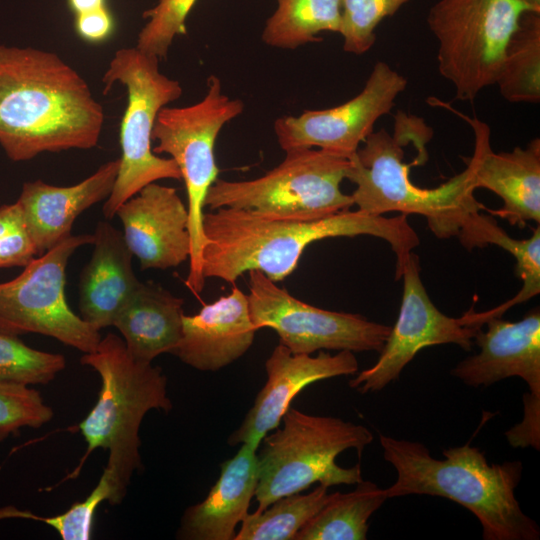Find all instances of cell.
<instances>
[{"instance_id":"obj_1","label":"cell","mask_w":540,"mask_h":540,"mask_svg":"<svg viewBox=\"0 0 540 540\" xmlns=\"http://www.w3.org/2000/svg\"><path fill=\"white\" fill-rule=\"evenodd\" d=\"M202 273L234 283L258 270L273 282L289 276L311 243L336 237L371 235L385 240L396 256L395 279L420 241L405 214L386 217L359 210L298 220L272 218L248 210L219 208L203 215Z\"/></svg>"},{"instance_id":"obj_2","label":"cell","mask_w":540,"mask_h":540,"mask_svg":"<svg viewBox=\"0 0 540 540\" xmlns=\"http://www.w3.org/2000/svg\"><path fill=\"white\" fill-rule=\"evenodd\" d=\"M103 123L88 83L57 54L0 44V146L10 160L91 149Z\"/></svg>"},{"instance_id":"obj_3","label":"cell","mask_w":540,"mask_h":540,"mask_svg":"<svg viewBox=\"0 0 540 540\" xmlns=\"http://www.w3.org/2000/svg\"><path fill=\"white\" fill-rule=\"evenodd\" d=\"M383 458L397 473L385 489L387 498L428 495L449 499L468 509L482 527L484 540H538L539 525L516 499L521 461L489 463L469 443L444 449L435 459L418 441L379 434Z\"/></svg>"},{"instance_id":"obj_4","label":"cell","mask_w":540,"mask_h":540,"mask_svg":"<svg viewBox=\"0 0 540 540\" xmlns=\"http://www.w3.org/2000/svg\"><path fill=\"white\" fill-rule=\"evenodd\" d=\"M393 131H373L349 158L346 179L355 184L351 194L359 211L369 215L399 212L421 215L439 239L457 236L468 217L486 207L474 196L476 160L466 159L459 174L435 188H422L410 179V168L422 166L415 155L404 162L410 144L432 140L434 131L417 115L397 110Z\"/></svg>"},{"instance_id":"obj_5","label":"cell","mask_w":540,"mask_h":540,"mask_svg":"<svg viewBox=\"0 0 540 540\" xmlns=\"http://www.w3.org/2000/svg\"><path fill=\"white\" fill-rule=\"evenodd\" d=\"M83 365L96 371L101 388L94 407L79 423L78 429L87 444L80 464L67 478H75L90 453L97 448L108 450L103 472L113 487L111 505L125 498L135 471L142 468L140 426L150 410L169 412L167 377L162 369L134 358L123 339L108 333L97 348L84 353Z\"/></svg>"},{"instance_id":"obj_6","label":"cell","mask_w":540,"mask_h":540,"mask_svg":"<svg viewBox=\"0 0 540 540\" xmlns=\"http://www.w3.org/2000/svg\"><path fill=\"white\" fill-rule=\"evenodd\" d=\"M282 427L266 435L258 455L257 510L275 500L302 492L314 483L326 487L356 484L362 480L361 465L337 464L340 453L355 449L361 457L373 441L363 425L338 417L310 415L289 407Z\"/></svg>"},{"instance_id":"obj_7","label":"cell","mask_w":540,"mask_h":540,"mask_svg":"<svg viewBox=\"0 0 540 540\" xmlns=\"http://www.w3.org/2000/svg\"><path fill=\"white\" fill-rule=\"evenodd\" d=\"M244 103L223 92L220 79L211 75L203 98L185 107H163L155 120L152 140L155 154H168L179 168L188 200L190 235L189 272L185 285L199 295L204 286L202 273L203 208L219 169L215 143L223 126L237 118Z\"/></svg>"},{"instance_id":"obj_8","label":"cell","mask_w":540,"mask_h":540,"mask_svg":"<svg viewBox=\"0 0 540 540\" xmlns=\"http://www.w3.org/2000/svg\"><path fill=\"white\" fill-rule=\"evenodd\" d=\"M159 59L137 47L115 52L102 82L105 93L119 82L127 90V107L120 126V166L111 194L103 205L104 217L116 216L119 207L146 185L163 179L181 180L171 158L152 148V132L159 111L183 93L179 81L159 69Z\"/></svg>"},{"instance_id":"obj_9","label":"cell","mask_w":540,"mask_h":540,"mask_svg":"<svg viewBox=\"0 0 540 540\" xmlns=\"http://www.w3.org/2000/svg\"><path fill=\"white\" fill-rule=\"evenodd\" d=\"M283 161L250 180L217 179L208 190L205 207L234 208L255 214L298 220L324 218L353 205L341 190L349 158L322 149L285 151Z\"/></svg>"},{"instance_id":"obj_10","label":"cell","mask_w":540,"mask_h":540,"mask_svg":"<svg viewBox=\"0 0 540 540\" xmlns=\"http://www.w3.org/2000/svg\"><path fill=\"white\" fill-rule=\"evenodd\" d=\"M520 0H438L427 24L437 41L438 71L460 101H474L495 84L521 16Z\"/></svg>"},{"instance_id":"obj_11","label":"cell","mask_w":540,"mask_h":540,"mask_svg":"<svg viewBox=\"0 0 540 540\" xmlns=\"http://www.w3.org/2000/svg\"><path fill=\"white\" fill-rule=\"evenodd\" d=\"M93 234L70 235L35 257L20 275L0 283V332L36 333L80 352H93L100 331L76 315L65 297L66 267L73 253L92 244Z\"/></svg>"},{"instance_id":"obj_12","label":"cell","mask_w":540,"mask_h":540,"mask_svg":"<svg viewBox=\"0 0 540 540\" xmlns=\"http://www.w3.org/2000/svg\"><path fill=\"white\" fill-rule=\"evenodd\" d=\"M249 273L247 294L255 328H269L292 353L321 350L380 353L391 326L354 313L321 309L292 296L258 270Z\"/></svg>"},{"instance_id":"obj_13","label":"cell","mask_w":540,"mask_h":540,"mask_svg":"<svg viewBox=\"0 0 540 540\" xmlns=\"http://www.w3.org/2000/svg\"><path fill=\"white\" fill-rule=\"evenodd\" d=\"M486 330H476L479 352L454 366L450 374L470 387H488L503 379L519 377L529 388L524 395V417L508 431L522 446L540 445V311L533 308L516 322L490 318Z\"/></svg>"},{"instance_id":"obj_14","label":"cell","mask_w":540,"mask_h":540,"mask_svg":"<svg viewBox=\"0 0 540 540\" xmlns=\"http://www.w3.org/2000/svg\"><path fill=\"white\" fill-rule=\"evenodd\" d=\"M407 84L403 75L378 61L363 89L343 104L277 118V142L283 151L316 147L350 158L374 131L376 122L391 112Z\"/></svg>"},{"instance_id":"obj_15","label":"cell","mask_w":540,"mask_h":540,"mask_svg":"<svg viewBox=\"0 0 540 540\" xmlns=\"http://www.w3.org/2000/svg\"><path fill=\"white\" fill-rule=\"evenodd\" d=\"M401 278L403 294L399 315L378 360L349 381V386L361 394L379 392L397 380L425 347L455 344L470 351L474 345L478 328L445 315L434 305L420 278L419 258L414 252L410 253Z\"/></svg>"},{"instance_id":"obj_16","label":"cell","mask_w":540,"mask_h":540,"mask_svg":"<svg viewBox=\"0 0 540 540\" xmlns=\"http://www.w3.org/2000/svg\"><path fill=\"white\" fill-rule=\"evenodd\" d=\"M267 380L257 394L241 425L228 437L231 446L250 443L260 446L268 432L281 423L294 398L307 386L321 380L354 375L359 364L354 352L330 354L292 353L278 344L265 362Z\"/></svg>"},{"instance_id":"obj_17","label":"cell","mask_w":540,"mask_h":540,"mask_svg":"<svg viewBox=\"0 0 540 540\" xmlns=\"http://www.w3.org/2000/svg\"><path fill=\"white\" fill-rule=\"evenodd\" d=\"M432 103L449 108L465 119L474 132L476 188L488 189L503 201L500 209L485 210L520 228L529 221L539 224L540 139L534 138L525 147H515L509 152L495 153L491 148L490 128L486 123L476 117L463 115L443 101L434 100Z\"/></svg>"},{"instance_id":"obj_18","label":"cell","mask_w":540,"mask_h":540,"mask_svg":"<svg viewBox=\"0 0 540 540\" xmlns=\"http://www.w3.org/2000/svg\"><path fill=\"white\" fill-rule=\"evenodd\" d=\"M116 215L142 270L176 267L189 259L188 209L175 188L150 183L125 201Z\"/></svg>"},{"instance_id":"obj_19","label":"cell","mask_w":540,"mask_h":540,"mask_svg":"<svg viewBox=\"0 0 540 540\" xmlns=\"http://www.w3.org/2000/svg\"><path fill=\"white\" fill-rule=\"evenodd\" d=\"M255 328L247 294L233 285L231 292L194 315H183L182 336L173 352L200 371H217L243 356L253 344Z\"/></svg>"},{"instance_id":"obj_20","label":"cell","mask_w":540,"mask_h":540,"mask_svg":"<svg viewBox=\"0 0 540 540\" xmlns=\"http://www.w3.org/2000/svg\"><path fill=\"white\" fill-rule=\"evenodd\" d=\"M119 166V158L108 161L72 186H54L41 180L23 184L16 202L38 256L69 237L82 212L109 197Z\"/></svg>"},{"instance_id":"obj_21","label":"cell","mask_w":540,"mask_h":540,"mask_svg":"<svg viewBox=\"0 0 540 540\" xmlns=\"http://www.w3.org/2000/svg\"><path fill=\"white\" fill-rule=\"evenodd\" d=\"M258 446L243 443L220 465V475L206 498L183 513L176 538L234 540L236 527L248 514L258 483Z\"/></svg>"},{"instance_id":"obj_22","label":"cell","mask_w":540,"mask_h":540,"mask_svg":"<svg viewBox=\"0 0 540 540\" xmlns=\"http://www.w3.org/2000/svg\"><path fill=\"white\" fill-rule=\"evenodd\" d=\"M93 251L79 283L80 316L95 329L114 320L138 289L130 252L123 233L108 221H99L93 233Z\"/></svg>"},{"instance_id":"obj_23","label":"cell","mask_w":540,"mask_h":540,"mask_svg":"<svg viewBox=\"0 0 540 540\" xmlns=\"http://www.w3.org/2000/svg\"><path fill=\"white\" fill-rule=\"evenodd\" d=\"M183 304L182 298L162 286L141 282L113 326L134 358L152 362L163 353L175 351L182 336Z\"/></svg>"},{"instance_id":"obj_24","label":"cell","mask_w":540,"mask_h":540,"mask_svg":"<svg viewBox=\"0 0 540 540\" xmlns=\"http://www.w3.org/2000/svg\"><path fill=\"white\" fill-rule=\"evenodd\" d=\"M462 246L468 250L496 245L512 254L516 260V274L522 280L519 292L497 307L475 312L470 310L462 316L464 323L482 327L486 320L502 315L511 307L522 304L540 293V227L533 229L531 237L515 239L509 236L497 221L481 211L471 214L457 235Z\"/></svg>"},{"instance_id":"obj_25","label":"cell","mask_w":540,"mask_h":540,"mask_svg":"<svg viewBox=\"0 0 540 540\" xmlns=\"http://www.w3.org/2000/svg\"><path fill=\"white\" fill-rule=\"evenodd\" d=\"M329 501L295 535L294 540H365L368 520L388 499L385 489L369 480Z\"/></svg>"},{"instance_id":"obj_26","label":"cell","mask_w":540,"mask_h":540,"mask_svg":"<svg viewBox=\"0 0 540 540\" xmlns=\"http://www.w3.org/2000/svg\"><path fill=\"white\" fill-rule=\"evenodd\" d=\"M341 0H277L267 19L262 41L274 48L296 49L320 42L321 32H339Z\"/></svg>"},{"instance_id":"obj_27","label":"cell","mask_w":540,"mask_h":540,"mask_svg":"<svg viewBox=\"0 0 540 540\" xmlns=\"http://www.w3.org/2000/svg\"><path fill=\"white\" fill-rule=\"evenodd\" d=\"M495 84L510 103L540 101V12L527 11L521 16Z\"/></svg>"},{"instance_id":"obj_28","label":"cell","mask_w":540,"mask_h":540,"mask_svg":"<svg viewBox=\"0 0 540 540\" xmlns=\"http://www.w3.org/2000/svg\"><path fill=\"white\" fill-rule=\"evenodd\" d=\"M328 487L319 484L307 494L294 493L263 511L248 513L234 540H294L301 528L329 501Z\"/></svg>"},{"instance_id":"obj_29","label":"cell","mask_w":540,"mask_h":540,"mask_svg":"<svg viewBox=\"0 0 540 540\" xmlns=\"http://www.w3.org/2000/svg\"><path fill=\"white\" fill-rule=\"evenodd\" d=\"M66 367L62 354L27 346L18 336L0 332V381L23 386L46 385Z\"/></svg>"},{"instance_id":"obj_30","label":"cell","mask_w":540,"mask_h":540,"mask_svg":"<svg viewBox=\"0 0 540 540\" xmlns=\"http://www.w3.org/2000/svg\"><path fill=\"white\" fill-rule=\"evenodd\" d=\"M112 499V485L108 476L102 473L97 485L85 500L74 503L64 513L39 516L9 506L0 510V519L11 517L31 519L51 526L63 540H89L92 538L94 516L98 506L104 501L111 504Z\"/></svg>"},{"instance_id":"obj_31","label":"cell","mask_w":540,"mask_h":540,"mask_svg":"<svg viewBox=\"0 0 540 540\" xmlns=\"http://www.w3.org/2000/svg\"><path fill=\"white\" fill-rule=\"evenodd\" d=\"M411 0H341L339 34L343 50L362 55L376 42V28Z\"/></svg>"},{"instance_id":"obj_32","label":"cell","mask_w":540,"mask_h":540,"mask_svg":"<svg viewBox=\"0 0 540 540\" xmlns=\"http://www.w3.org/2000/svg\"><path fill=\"white\" fill-rule=\"evenodd\" d=\"M197 0H159L143 13L148 21L138 34L136 47L165 59L174 39L186 34V19Z\"/></svg>"},{"instance_id":"obj_33","label":"cell","mask_w":540,"mask_h":540,"mask_svg":"<svg viewBox=\"0 0 540 540\" xmlns=\"http://www.w3.org/2000/svg\"><path fill=\"white\" fill-rule=\"evenodd\" d=\"M53 417L52 407L37 390L0 381V442L21 428H39Z\"/></svg>"},{"instance_id":"obj_34","label":"cell","mask_w":540,"mask_h":540,"mask_svg":"<svg viewBox=\"0 0 540 540\" xmlns=\"http://www.w3.org/2000/svg\"><path fill=\"white\" fill-rule=\"evenodd\" d=\"M37 256L18 203L0 206V268L25 267Z\"/></svg>"},{"instance_id":"obj_35","label":"cell","mask_w":540,"mask_h":540,"mask_svg":"<svg viewBox=\"0 0 540 540\" xmlns=\"http://www.w3.org/2000/svg\"><path fill=\"white\" fill-rule=\"evenodd\" d=\"M113 29L114 20L106 6L75 15V30L85 41L102 42L112 34Z\"/></svg>"},{"instance_id":"obj_36","label":"cell","mask_w":540,"mask_h":540,"mask_svg":"<svg viewBox=\"0 0 540 540\" xmlns=\"http://www.w3.org/2000/svg\"><path fill=\"white\" fill-rule=\"evenodd\" d=\"M70 9L75 13V15L87 13L100 9L104 6L105 0H67Z\"/></svg>"},{"instance_id":"obj_37","label":"cell","mask_w":540,"mask_h":540,"mask_svg":"<svg viewBox=\"0 0 540 540\" xmlns=\"http://www.w3.org/2000/svg\"><path fill=\"white\" fill-rule=\"evenodd\" d=\"M526 4L530 9L536 12H540V0H520Z\"/></svg>"}]
</instances>
